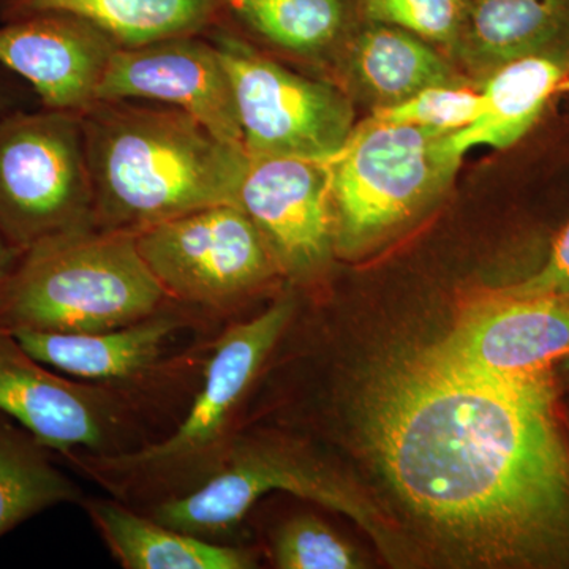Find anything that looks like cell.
Wrapping results in <instances>:
<instances>
[{
	"label": "cell",
	"mask_w": 569,
	"mask_h": 569,
	"mask_svg": "<svg viewBox=\"0 0 569 569\" xmlns=\"http://www.w3.org/2000/svg\"><path fill=\"white\" fill-rule=\"evenodd\" d=\"M365 415L385 478L438 535L488 563L569 556V456L550 377L486 380L418 353L376 378Z\"/></svg>",
	"instance_id": "obj_1"
},
{
	"label": "cell",
	"mask_w": 569,
	"mask_h": 569,
	"mask_svg": "<svg viewBox=\"0 0 569 569\" xmlns=\"http://www.w3.org/2000/svg\"><path fill=\"white\" fill-rule=\"evenodd\" d=\"M96 227L138 233L217 204H236L249 163L179 108L103 100L80 112Z\"/></svg>",
	"instance_id": "obj_2"
},
{
	"label": "cell",
	"mask_w": 569,
	"mask_h": 569,
	"mask_svg": "<svg viewBox=\"0 0 569 569\" xmlns=\"http://www.w3.org/2000/svg\"><path fill=\"white\" fill-rule=\"evenodd\" d=\"M168 296L129 231H77L22 253L0 287V326L100 332L159 313Z\"/></svg>",
	"instance_id": "obj_3"
},
{
	"label": "cell",
	"mask_w": 569,
	"mask_h": 569,
	"mask_svg": "<svg viewBox=\"0 0 569 569\" xmlns=\"http://www.w3.org/2000/svg\"><path fill=\"white\" fill-rule=\"evenodd\" d=\"M452 132L356 123L328 160L335 250L356 257L387 241L451 189L463 156Z\"/></svg>",
	"instance_id": "obj_4"
},
{
	"label": "cell",
	"mask_w": 569,
	"mask_h": 569,
	"mask_svg": "<svg viewBox=\"0 0 569 569\" xmlns=\"http://www.w3.org/2000/svg\"><path fill=\"white\" fill-rule=\"evenodd\" d=\"M96 227L80 112L0 118V233L26 250Z\"/></svg>",
	"instance_id": "obj_5"
},
{
	"label": "cell",
	"mask_w": 569,
	"mask_h": 569,
	"mask_svg": "<svg viewBox=\"0 0 569 569\" xmlns=\"http://www.w3.org/2000/svg\"><path fill=\"white\" fill-rule=\"evenodd\" d=\"M293 312L295 301L287 296L224 332L206 365L203 387L176 432L137 451L93 456L91 466L108 477L132 482H186L189 488L212 477L231 448V419Z\"/></svg>",
	"instance_id": "obj_6"
},
{
	"label": "cell",
	"mask_w": 569,
	"mask_h": 569,
	"mask_svg": "<svg viewBox=\"0 0 569 569\" xmlns=\"http://www.w3.org/2000/svg\"><path fill=\"white\" fill-rule=\"evenodd\" d=\"M206 36L230 74L247 156L328 162L350 140L356 114L346 92L287 69L224 22Z\"/></svg>",
	"instance_id": "obj_7"
},
{
	"label": "cell",
	"mask_w": 569,
	"mask_h": 569,
	"mask_svg": "<svg viewBox=\"0 0 569 569\" xmlns=\"http://www.w3.org/2000/svg\"><path fill=\"white\" fill-rule=\"evenodd\" d=\"M272 490H283L336 509L387 546V527L366 498L328 468L296 449L260 441L231 443L223 466L182 496L157 505L153 518L171 529L216 541L233 530L253 505Z\"/></svg>",
	"instance_id": "obj_8"
},
{
	"label": "cell",
	"mask_w": 569,
	"mask_h": 569,
	"mask_svg": "<svg viewBox=\"0 0 569 569\" xmlns=\"http://www.w3.org/2000/svg\"><path fill=\"white\" fill-rule=\"evenodd\" d=\"M134 239L168 298L187 305H230L280 272L260 230L236 204L152 224Z\"/></svg>",
	"instance_id": "obj_9"
},
{
	"label": "cell",
	"mask_w": 569,
	"mask_h": 569,
	"mask_svg": "<svg viewBox=\"0 0 569 569\" xmlns=\"http://www.w3.org/2000/svg\"><path fill=\"white\" fill-rule=\"evenodd\" d=\"M421 353L451 372L486 380L550 377L553 362L569 358V301L497 291Z\"/></svg>",
	"instance_id": "obj_10"
},
{
	"label": "cell",
	"mask_w": 569,
	"mask_h": 569,
	"mask_svg": "<svg viewBox=\"0 0 569 569\" xmlns=\"http://www.w3.org/2000/svg\"><path fill=\"white\" fill-rule=\"evenodd\" d=\"M329 163L250 157L236 206L249 216L277 268L293 279L323 271L335 250Z\"/></svg>",
	"instance_id": "obj_11"
},
{
	"label": "cell",
	"mask_w": 569,
	"mask_h": 569,
	"mask_svg": "<svg viewBox=\"0 0 569 569\" xmlns=\"http://www.w3.org/2000/svg\"><path fill=\"white\" fill-rule=\"evenodd\" d=\"M103 100L179 108L220 140L244 149L230 74L206 33L119 48L97 92V102Z\"/></svg>",
	"instance_id": "obj_12"
},
{
	"label": "cell",
	"mask_w": 569,
	"mask_h": 569,
	"mask_svg": "<svg viewBox=\"0 0 569 569\" xmlns=\"http://www.w3.org/2000/svg\"><path fill=\"white\" fill-rule=\"evenodd\" d=\"M119 48L96 22L61 11L0 26V67L28 81L44 110L81 112L96 103Z\"/></svg>",
	"instance_id": "obj_13"
},
{
	"label": "cell",
	"mask_w": 569,
	"mask_h": 569,
	"mask_svg": "<svg viewBox=\"0 0 569 569\" xmlns=\"http://www.w3.org/2000/svg\"><path fill=\"white\" fill-rule=\"evenodd\" d=\"M116 411L110 396L52 372L22 348L10 329L0 326V413L44 448L111 455L119 422Z\"/></svg>",
	"instance_id": "obj_14"
},
{
	"label": "cell",
	"mask_w": 569,
	"mask_h": 569,
	"mask_svg": "<svg viewBox=\"0 0 569 569\" xmlns=\"http://www.w3.org/2000/svg\"><path fill=\"white\" fill-rule=\"evenodd\" d=\"M182 321L156 316L100 332H51L10 329L32 358L63 376L88 381L129 380L159 362Z\"/></svg>",
	"instance_id": "obj_15"
},
{
	"label": "cell",
	"mask_w": 569,
	"mask_h": 569,
	"mask_svg": "<svg viewBox=\"0 0 569 569\" xmlns=\"http://www.w3.org/2000/svg\"><path fill=\"white\" fill-rule=\"evenodd\" d=\"M343 50L351 81L373 108L391 107L436 86L468 84L433 44L392 26L359 21Z\"/></svg>",
	"instance_id": "obj_16"
},
{
	"label": "cell",
	"mask_w": 569,
	"mask_h": 569,
	"mask_svg": "<svg viewBox=\"0 0 569 569\" xmlns=\"http://www.w3.org/2000/svg\"><path fill=\"white\" fill-rule=\"evenodd\" d=\"M569 52V0H471L456 58L488 77L529 56Z\"/></svg>",
	"instance_id": "obj_17"
},
{
	"label": "cell",
	"mask_w": 569,
	"mask_h": 569,
	"mask_svg": "<svg viewBox=\"0 0 569 569\" xmlns=\"http://www.w3.org/2000/svg\"><path fill=\"white\" fill-rule=\"evenodd\" d=\"M568 74L569 52L529 56L490 71L479 88L477 119L451 133L452 146L462 156L475 148H511L538 122Z\"/></svg>",
	"instance_id": "obj_18"
},
{
	"label": "cell",
	"mask_w": 569,
	"mask_h": 569,
	"mask_svg": "<svg viewBox=\"0 0 569 569\" xmlns=\"http://www.w3.org/2000/svg\"><path fill=\"white\" fill-rule=\"evenodd\" d=\"M48 11L96 22L122 47L204 36L223 21L220 0H0V22Z\"/></svg>",
	"instance_id": "obj_19"
},
{
	"label": "cell",
	"mask_w": 569,
	"mask_h": 569,
	"mask_svg": "<svg viewBox=\"0 0 569 569\" xmlns=\"http://www.w3.org/2000/svg\"><path fill=\"white\" fill-rule=\"evenodd\" d=\"M89 515L126 569H246L252 560L242 550L193 537L134 515L111 501H92Z\"/></svg>",
	"instance_id": "obj_20"
},
{
	"label": "cell",
	"mask_w": 569,
	"mask_h": 569,
	"mask_svg": "<svg viewBox=\"0 0 569 569\" xmlns=\"http://www.w3.org/2000/svg\"><path fill=\"white\" fill-rule=\"evenodd\" d=\"M224 24L295 58L320 59L353 29V0H220Z\"/></svg>",
	"instance_id": "obj_21"
},
{
	"label": "cell",
	"mask_w": 569,
	"mask_h": 569,
	"mask_svg": "<svg viewBox=\"0 0 569 569\" xmlns=\"http://www.w3.org/2000/svg\"><path fill=\"white\" fill-rule=\"evenodd\" d=\"M41 448L31 433L0 419V537L44 509L80 498Z\"/></svg>",
	"instance_id": "obj_22"
},
{
	"label": "cell",
	"mask_w": 569,
	"mask_h": 569,
	"mask_svg": "<svg viewBox=\"0 0 569 569\" xmlns=\"http://www.w3.org/2000/svg\"><path fill=\"white\" fill-rule=\"evenodd\" d=\"M470 7L471 0H353L359 21L402 29L449 52L458 48Z\"/></svg>",
	"instance_id": "obj_23"
},
{
	"label": "cell",
	"mask_w": 569,
	"mask_h": 569,
	"mask_svg": "<svg viewBox=\"0 0 569 569\" xmlns=\"http://www.w3.org/2000/svg\"><path fill=\"white\" fill-rule=\"evenodd\" d=\"M481 102V91L471 86H436L391 107L373 108L366 121L456 132L477 119Z\"/></svg>",
	"instance_id": "obj_24"
},
{
	"label": "cell",
	"mask_w": 569,
	"mask_h": 569,
	"mask_svg": "<svg viewBox=\"0 0 569 569\" xmlns=\"http://www.w3.org/2000/svg\"><path fill=\"white\" fill-rule=\"evenodd\" d=\"M274 563L282 569L361 568L353 548L313 516L291 519L277 535Z\"/></svg>",
	"instance_id": "obj_25"
},
{
	"label": "cell",
	"mask_w": 569,
	"mask_h": 569,
	"mask_svg": "<svg viewBox=\"0 0 569 569\" xmlns=\"http://www.w3.org/2000/svg\"><path fill=\"white\" fill-rule=\"evenodd\" d=\"M498 293L515 298H552L569 301V223L553 244L548 261L522 282Z\"/></svg>",
	"instance_id": "obj_26"
},
{
	"label": "cell",
	"mask_w": 569,
	"mask_h": 569,
	"mask_svg": "<svg viewBox=\"0 0 569 569\" xmlns=\"http://www.w3.org/2000/svg\"><path fill=\"white\" fill-rule=\"evenodd\" d=\"M22 250L17 249L7 241L6 236L0 233V287L7 282V279L14 271L22 257Z\"/></svg>",
	"instance_id": "obj_27"
},
{
	"label": "cell",
	"mask_w": 569,
	"mask_h": 569,
	"mask_svg": "<svg viewBox=\"0 0 569 569\" xmlns=\"http://www.w3.org/2000/svg\"><path fill=\"white\" fill-rule=\"evenodd\" d=\"M14 110H18V108L11 107L9 91H7L3 82L0 81V118Z\"/></svg>",
	"instance_id": "obj_28"
},
{
	"label": "cell",
	"mask_w": 569,
	"mask_h": 569,
	"mask_svg": "<svg viewBox=\"0 0 569 569\" xmlns=\"http://www.w3.org/2000/svg\"><path fill=\"white\" fill-rule=\"evenodd\" d=\"M560 92H569V74L567 78H565L563 81L560 82L559 92H557V93H560Z\"/></svg>",
	"instance_id": "obj_29"
}]
</instances>
